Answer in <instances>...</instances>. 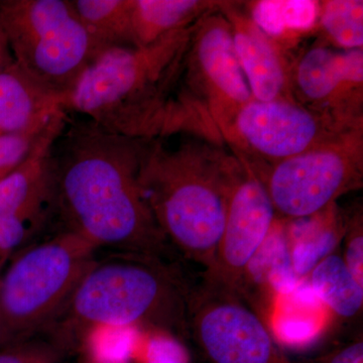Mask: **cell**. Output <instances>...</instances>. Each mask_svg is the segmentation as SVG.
Wrapping results in <instances>:
<instances>
[{
    "instance_id": "cell-29",
    "label": "cell",
    "mask_w": 363,
    "mask_h": 363,
    "mask_svg": "<svg viewBox=\"0 0 363 363\" xmlns=\"http://www.w3.org/2000/svg\"><path fill=\"white\" fill-rule=\"evenodd\" d=\"M6 260L2 259L1 255H0V272L2 271V267H4V264H6Z\"/></svg>"
},
{
    "instance_id": "cell-11",
    "label": "cell",
    "mask_w": 363,
    "mask_h": 363,
    "mask_svg": "<svg viewBox=\"0 0 363 363\" xmlns=\"http://www.w3.org/2000/svg\"><path fill=\"white\" fill-rule=\"evenodd\" d=\"M240 160L228 188L223 233L213 264L205 271L204 281L238 296L248 269L269 240L277 219L264 184L250 164Z\"/></svg>"
},
{
    "instance_id": "cell-25",
    "label": "cell",
    "mask_w": 363,
    "mask_h": 363,
    "mask_svg": "<svg viewBox=\"0 0 363 363\" xmlns=\"http://www.w3.org/2000/svg\"><path fill=\"white\" fill-rule=\"evenodd\" d=\"M346 266L360 285H363V223L362 213H357L345 225L343 234Z\"/></svg>"
},
{
    "instance_id": "cell-30",
    "label": "cell",
    "mask_w": 363,
    "mask_h": 363,
    "mask_svg": "<svg viewBox=\"0 0 363 363\" xmlns=\"http://www.w3.org/2000/svg\"><path fill=\"white\" fill-rule=\"evenodd\" d=\"M82 363H84V362H82Z\"/></svg>"
},
{
    "instance_id": "cell-1",
    "label": "cell",
    "mask_w": 363,
    "mask_h": 363,
    "mask_svg": "<svg viewBox=\"0 0 363 363\" xmlns=\"http://www.w3.org/2000/svg\"><path fill=\"white\" fill-rule=\"evenodd\" d=\"M149 142L111 133L88 118L68 116L52 145L56 218L62 230L97 250L164 257L168 241L140 180Z\"/></svg>"
},
{
    "instance_id": "cell-5",
    "label": "cell",
    "mask_w": 363,
    "mask_h": 363,
    "mask_svg": "<svg viewBox=\"0 0 363 363\" xmlns=\"http://www.w3.org/2000/svg\"><path fill=\"white\" fill-rule=\"evenodd\" d=\"M97 252L61 230L11 257L0 272V350L47 330L59 319Z\"/></svg>"
},
{
    "instance_id": "cell-16",
    "label": "cell",
    "mask_w": 363,
    "mask_h": 363,
    "mask_svg": "<svg viewBox=\"0 0 363 363\" xmlns=\"http://www.w3.org/2000/svg\"><path fill=\"white\" fill-rule=\"evenodd\" d=\"M218 4L201 0H131L133 45L147 47L169 33L190 28Z\"/></svg>"
},
{
    "instance_id": "cell-13",
    "label": "cell",
    "mask_w": 363,
    "mask_h": 363,
    "mask_svg": "<svg viewBox=\"0 0 363 363\" xmlns=\"http://www.w3.org/2000/svg\"><path fill=\"white\" fill-rule=\"evenodd\" d=\"M295 101L341 125L363 128V49L314 45L294 61Z\"/></svg>"
},
{
    "instance_id": "cell-19",
    "label": "cell",
    "mask_w": 363,
    "mask_h": 363,
    "mask_svg": "<svg viewBox=\"0 0 363 363\" xmlns=\"http://www.w3.org/2000/svg\"><path fill=\"white\" fill-rule=\"evenodd\" d=\"M71 4L98 52L123 45L135 47L131 0H71Z\"/></svg>"
},
{
    "instance_id": "cell-24",
    "label": "cell",
    "mask_w": 363,
    "mask_h": 363,
    "mask_svg": "<svg viewBox=\"0 0 363 363\" xmlns=\"http://www.w3.org/2000/svg\"><path fill=\"white\" fill-rule=\"evenodd\" d=\"M55 116L49 123L39 128L23 131V133L0 136V179L16 169L30 156L33 147L44 135Z\"/></svg>"
},
{
    "instance_id": "cell-4",
    "label": "cell",
    "mask_w": 363,
    "mask_h": 363,
    "mask_svg": "<svg viewBox=\"0 0 363 363\" xmlns=\"http://www.w3.org/2000/svg\"><path fill=\"white\" fill-rule=\"evenodd\" d=\"M190 295L180 272L164 257L116 252L95 260L52 326L77 345L81 334L94 326L185 333Z\"/></svg>"
},
{
    "instance_id": "cell-10",
    "label": "cell",
    "mask_w": 363,
    "mask_h": 363,
    "mask_svg": "<svg viewBox=\"0 0 363 363\" xmlns=\"http://www.w3.org/2000/svg\"><path fill=\"white\" fill-rule=\"evenodd\" d=\"M67 118L66 111L58 112L30 156L0 179V255L6 262L35 243L56 218L52 145Z\"/></svg>"
},
{
    "instance_id": "cell-7",
    "label": "cell",
    "mask_w": 363,
    "mask_h": 363,
    "mask_svg": "<svg viewBox=\"0 0 363 363\" xmlns=\"http://www.w3.org/2000/svg\"><path fill=\"white\" fill-rule=\"evenodd\" d=\"M250 167L264 184L277 215L286 220L313 216L362 187L363 130L276 164Z\"/></svg>"
},
{
    "instance_id": "cell-3",
    "label": "cell",
    "mask_w": 363,
    "mask_h": 363,
    "mask_svg": "<svg viewBox=\"0 0 363 363\" xmlns=\"http://www.w3.org/2000/svg\"><path fill=\"white\" fill-rule=\"evenodd\" d=\"M196 23L147 47L123 45L98 52L64 95L62 109L117 135L161 138Z\"/></svg>"
},
{
    "instance_id": "cell-26",
    "label": "cell",
    "mask_w": 363,
    "mask_h": 363,
    "mask_svg": "<svg viewBox=\"0 0 363 363\" xmlns=\"http://www.w3.org/2000/svg\"><path fill=\"white\" fill-rule=\"evenodd\" d=\"M143 348V363H187L183 348L169 334L157 332Z\"/></svg>"
},
{
    "instance_id": "cell-8",
    "label": "cell",
    "mask_w": 363,
    "mask_h": 363,
    "mask_svg": "<svg viewBox=\"0 0 363 363\" xmlns=\"http://www.w3.org/2000/svg\"><path fill=\"white\" fill-rule=\"evenodd\" d=\"M218 6L196 23L184 58L181 92L223 140L236 114L253 97L236 56L230 25Z\"/></svg>"
},
{
    "instance_id": "cell-23",
    "label": "cell",
    "mask_w": 363,
    "mask_h": 363,
    "mask_svg": "<svg viewBox=\"0 0 363 363\" xmlns=\"http://www.w3.org/2000/svg\"><path fill=\"white\" fill-rule=\"evenodd\" d=\"M73 339L50 327L32 337L0 350V363H61L76 347Z\"/></svg>"
},
{
    "instance_id": "cell-14",
    "label": "cell",
    "mask_w": 363,
    "mask_h": 363,
    "mask_svg": "<svg viewBox=\"0 0 363 363\" xmlns=\"http://www.w3.org/2000/svg\"><path fill=\"white\" fill-rule=\"evenodd\" d=\"M218 9L230 25L236 56L253 99H293L294 61H289L286 48L262 32L247 11H241L233 2H220Z\"/></svg>"
},
{
    "instance_id": "cell-18",
    "label": "cell",
    "mask_w": 363,
    "mask_h": 363,
    "mask_svg": "<svg viewBox=\"0 0 363 363\" xmlns=\"http://www.w3.org/2000/svg\"><path fill=\"white\" fill-rule=\"evenodd\" d=\"M336 205L313 216L290 220L294 248V269L300 274L312 271L320 260L330 255L336 243L342 238L345 226L342 225L336 211Z\"/></svg>"
},
{
    "instance_id": "cell-21",
    "label": "cell",
    "mask_w": 363,
    "mask_h": 363,
    "mask_svg": "<svg viewBox=\"0 0 363 363\" xmlns=\"http://www.w3.org/2000/svg\"><path fill=\"white\" fill-rule=\"evenodd\" d=\"M317 28L339 50L363 49V1L320 2Z\"/></svg>"
},
{
    "instance_id": "cell-28",
    "label": "cell",
    "mask_w": 363,
    "mask_h": 363,
    "mask_svg": "<svg viewBox=\"0 0 363 363\" xmlns=\"http://www.w3.org/2000/svg\"><path fill=\"white\" fill-rule=\"evenodd\" d=\"M14 63L13 55L9 50L6 35L0 28V72L6 70Z\"/></svg>"
},
{
    "instance_id": "cell-12",
    "label": "cell",
    "mask_w": 363,
    "mask_h": 363,
    "mask_svg": "<svg viewBox=\"0 0 363 363\" xmlns=\"http://www.w3.org/2000/svg\"><path fill=\"white\" fill-rule=\"evenodd\" d=\"M188 330L214 363H286L260 318L240 296L203 284L191 291Z\"/></svg>"
},
{
    "instance_id": "cell-6",
    "label": "cell",
    "mask_w": 363,
    "mask_h": 363,
    "mask_svg": "<svg viewBox=\"0 0 363 363\" xmlns=\"http://www.w3.org/2000/svg\"><path fill=\"white\" fill-rule=\"evenodd\" d=\"M0 28L16 65L62 99L99 52L71 0L1 1Z\"/></svg>"
},
{
    "instance_id": "cell-9",
    "label": "cell",
    "mask_w": 363,
    "mask_h": 363,
    "mask_svg": "<svg viewBox=\"0 0 363 363\" xmlns=\"http://www.w3.org/2000/svg\"><path fill=\"white\" fill-rule=\"evenodd\" d=\"M355 130L363 128H346L294 99H252L236 114L223 140L238 156H250L252 161L257 160L267 166Z\"/></svg>"
},
{
    "instance_id": "cell-27",
    "label": "cell",
    "mask_w": 363,
    "mask_h": 363,
    "mask_svg": "<svg viewBox=\"0 0 363 363\" xmlns=\"http://www.w3.org/2000/svg\"><path fill=\"white\" fill-rule=\"evenodd\" d=\"M328 363H363V342L357 341L331 357Z\"/></svg>"
},
{
    "instance_id": "cell-15",
    "label": "cell",
    "mask_w": 363,
    "mask_h": 363,
    "mask_svg": "<svg viewBox=\"0 0 363 363\" xmlns=\"http://www.w3.org/2000/svg\"><path fill=\"white\" fill-rule=\"evenodd\" d=\"M62 98L28 77L16 63L0 72V136L49 123L63 111Z\"/></svg>"
},
{
    "instance_id": "cell-2",
    "label": "cell",
    "mask_w": 363,
    "mask_h": 363,
    "mask_svg": "<svg viewBox=\"0 0 363 363\" xmlns=\"http://www.w3.org/2000/svg\"><path fill=\"white\" fill-rule=\"evenodd\" d=\"M188 135L175 147L150 140L140 180L167 241L206 271L223 233L228 188L240 160L221 143Z\"/></svg>"
},
{
    "instance_id": "cell-17",
    "label": "cell",
    "mask_w": 363,
    "mask_h": 363,
    "mask_svg": "<svg viewBox=\"0 0 363 363\" xmlns=\"http://www.w3.org/2000/svg\"><path fill=\"white\" fill-rule=\"evenodd\" d=\"M250 4L247 13L253 23L285 48L298 37L317 28L319 1L264 0Z\"/></svg>"
},
{
    "instance_id": "cell-20",
    "label": "cell",
    "mask_w": 363,
    "mask_h": 363,
    "mask_svg": "<svg viewBox=\"0 0 363 363\" xmlns=\"http://www.w3.org/2000/svg\"><path fill=\"white\" fill-rule=\"evenodd\" d=\"M311 286L325 304L343 318H352L362 311L363 285L354 279L339 255H327L313 267Z\"/></svg>"
},
{
    "instance_id": "cell-22",
    "label": "cell",
    "mask_w": 363,
    "mask_h": 363,
    "mask_svg": "<svg viewBox=\"0 0 363 363\" xmlns=\"http://www.w3.org/2000/svg\"><path fill=\"white\" fill-rule=\"evenodd\" d=\"M138 329L94 326L81 334L78 345L84 363H128L135 355Z\"/></svg>"
}]
</instances>
